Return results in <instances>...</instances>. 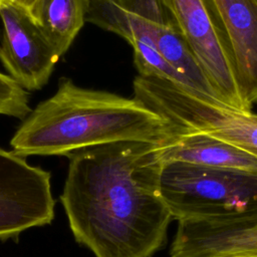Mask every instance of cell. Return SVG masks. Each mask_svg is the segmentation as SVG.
<instances>
[{
  "label": "cell",
  "mask_w": 257,
  "mask_h": 257,
  "mask_svg": "<svg viewBox=\"0 0 257 257\" xmlns=\"http://www.w3.org/2000/svg\"><path fill=\"white\" fill-rule=\"evenodd\" d=\"M163 146L121 141L67 156L60 201L74 239L95 257H153L165 245L173 218L160 193Z\"/></svg>",
  "instance_id": "obj_1"
},
{
  "label": "cell",
  "mask_w": 257,
  "mask_h": 257,
  "mask_svg": "<svg viewBox=\"0 0 257 257\" xmlns=\"http://www.w3.org/2000/svg\"><path fill=\"white\" fill-rule=\"evenodd\" d=\"M177 135L170 123L136 98L83 88L64 79L15 132L12 152L21 156H68L121 141L166 145Z\"/></svg>",
  "instance_id": "obj_2"
},
{
  "label": "cell",
  "mask_w": 257,
  "mask_h": 257,
  "mask_svg": "<svg viewBox=\"0 0 257 257\" xmlns=\"http://www.w3.org/2000/svg\"><path fill=\"white\" fill-rule=\"evenodd\" d=\"M160 193L178 223L229 226L257 222V174L163 163Z\"/></svg>",
  "instance_id": "obj_3"
},
{
  "label": "cell",
  "mask_w": 257,
  "mask_h": 257,
  "mask_svg": "<svg viewBox=\"0 0 257 257\" xmlns=\"http://www.w3.org/2000/svg\"><path fill=\"white\" fill-rule=\"evenodd\" d=\"M134 98L164 117L176 135L201 133L257 157V114L242 111L168 80L137 76Z\"/></svg>",
  "instance_id": "obj_4"
},
{
  "label": "cell",
  "mask_w": 257,
  "mask_h": 257,
  "mask_svg": "<svg viewBox=\"0 0 257 257\" xmlns=\"http://www.w3.org/2000/svg\"><path fill=\"white\" fill-rule=\"evenodd\" d=\"M51 175L24 157L0 149V240L17 242L21 233L49 225L55 202Z\"/></svg>",
  "instance_id": "obj_5"
},
{
  "label": "cell",
  "mask_w": 257,
  "mask_h": 257,
  "mask_svg": "<svg viewBox=\"0 0 257 257\" xmlns=\"http://www.w3.org/2000/svg\"><path fill=\"white\" fill-rule=\"evenodd\" d=\"M217 98L242 111L244 103L233 65L204 0H164Z\"/></svg>",
  "instance_id": "obj_6"
},
{
  "label": "cell",
  "mask_w": 257,
  "mask_h": 257,
  "mask_svg": "<svg viewBox=\"0 0 257 257\" xmlns=\"http://www.w3.org/2000/svg\"><path fill=\"white\" fill-rule=\"evenodd\" d=\"M0 60L9 76L25 90L43 87L59 59L30 14L8 3L0 7Z\"/></svg>",
  "instance_id": "obj_7"
},
{
  "label": "cell",
  "mask_w": 257,
  "mask_h": 257,
  "mask_svg": "<svg viewBox=\"0 0 257 257\" xmlns=\"http://www.w3.org/2000/svg\"><path fill=\"white\" fill-rule=\"evenodd\" d=\"M245 105L257 103V0H204Z\"/></svg>",
  "instance_id": "obj_8"
},
{
  "label": "cell",
  "mask_w": 257,
  "mask_h": 257,
  "mask_svg": "<svg viewBox=\"0 0 257 257\" xmlns=\"http://www.w3.org/2000/svg\"><path fill=\"white\" fill-rule=\"evenodd\" d=\"M163 163L180 162L207 168L257 174V157L222 140L201 134L177 135L161 151Z\"/></svg>",
  "instance_id": "obj_9"
},
{
  "label": "cell",
  "mask_w": 257,
  "mask_h": 257,
  "mask_svg": "<svg viewBox=\"0 0 257 257\" xmlns=\"http://www.w3.org/2000/svg\"><path fill=\"white\" fill-rule=\"evenodd\" d=\"M86 9L87 0H37L29 14L60 57L86 22Z\"/></svg>",
  "instance_id": "obj_10"
},
{
  "label": "cell",
  "mask_w": 257,
  "mask_h": 257,
  "mask_svg": "<svg viewBox=\"0 0 257 257\" xmlns=\"http://www.w3.org/2000/svg\"><path fill=\"white\" fill-rule=\"evenodd\" d=\"M30 112L27 90L9 75L0 72V114L26 118Z\"/></svg>",
  "instance_id": "obj_11"
},
{
  "label": "cell",
  "mask_w": 257,
  "mask_h": 257,
  "mask_svg": "<svg viewBox=\"0 0 257 257\" xmlns=\"http://www.w3.org/2000/svg\"><path fill=\"white\" fill-rule=\"evenodd\" d=\"M36 1L37 0H10V3L23 8L24 10H26L29 13Z\"/></svg>",
  "instance_id": "obj_12"
},
{
  "label": "cell",
  "mask_w": 257,
  "mask_h": 257,
  "mask_svg": "<svg viewBox=\"0 0 257 257\" xmlns=\"http://www.w3.org/2000/svg\"><path fill=\"white\" fill-rule=\"evenodd\" d=\"M8 3H10V0H0V4H1V6L5 5V4H8Z\"/></svg>",
  "instance_id": "obj_13"
},
{
  "label": "cell",
  "mask_w": 257,
  "mask_h": 257,
  "mask_svg": "<svg viewBox=\"0 0 257 257\" xmlns=\"http://www.w3.org/2000/svg\"><path fill=\"white\" fill-rule=\"evenodd\" d=\"M235 257H257V255H248V256H235Z\"/></svg>",
  "instance_id": "obj_14"
},
{
  "label": "cell",
  "mask_w": 257,
  "mask_h": 257,
  "mask_svg": "<svg viewBox=\"0 0 257 257\" xmlns=\"http://www.w3.org/2000/svg\"><path fill=\"white\" fill-rule=\"evenodd\" d=\"M0 7H1V4H0Z\"/></svg>",
  "instance_id": "obj_15"
}]
</instances>
